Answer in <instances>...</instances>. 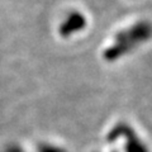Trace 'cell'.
Instances as JSON below:
<instances>
[{"label":"cell","instance_id":"3","mask_svg":"<svg viewBox=\"0 0 152 152\" xmlns=\"http://www.w3.org/2000/svg\"><path fill=\"white\" fill-rule=\"evenodd\" d=\"M5 152H23V150L19 148L18 146H9L5 150Z\"/></svg>","mask_w":152,"mask_h":152},{"label":"cell","instance_id":"2","mask_svg":"<svg viewBox=\"0 0 152 152\" xmlns=\"http://www.w3.org/2000/svg\"><path fill=\"white\" fill-rule=\"evenodd\" d=\"M38 152H66V151L64 148H60V147L53 146V145L43 143V145L38 146Z\"/></svg>","mask_w":152,"mask_h":152},{"label":"cell","instance_id":"1","mask_svg":"<svg viewBox=\"0 0 152 152\" xmlns=\"http://www.w3.org/2000/svg\"><path fill=\"white\" fill-rule=\"evenodd\" d=\"M121 132L127 138V152H147L145 146L137 140V137L133 134V131L131 132L126 126H121Z\"/></svg>","mask_w":152,"mask_h":152}]
</instances>
